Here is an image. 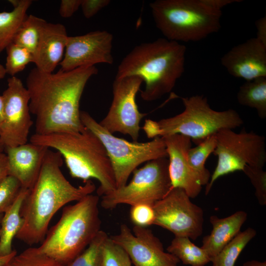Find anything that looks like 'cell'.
<instances>
[{"instance_id": "cell-1", "label": "cell", "mask_w": 266, "mask_h": 266, "mask_svg": "<svg viewBox=\"0 0 266 266\" xmlns=\"http://www.w3.org/2000/svg\"><path fill=\"white\" fill-rule=\"evenodd\" d=\"M95 66L46 73L34 67L26 79L31 113L35 118V133H77L85 127L80 120V100L87 83L96 75Z\"/></svg>"}, {"instance_id": "cell-2", "label": "cell", "mask_w": 266, "mask_h": 266, "mask_svg": "<svg viewBox=\"0 0 266 266\" xmlns=\"http://www.w3.org/2000/svg\"><path fill=\"white\" fill-rule=\"evenodd\" d=\"M63 160L59 152L48 149L38 177L22 203L23 224L15 237L27 245L43 241L52 217L60 208L96 190L90 180L78 187L72 185L61 170Z\"/></svg>"}, {"instance_id": "cell-3", "label": "cell", "mask_w": 266, "mask_h": 266, "mask_svg": "<svg viewBox=\"0 0 266 266\" xmlns=\"http://www.w3.org/2000/svg\"><path fill=\"white\" fill-rule=\"evenodd\" d=\"M186 46L159 38L135 46L119 65L115 78L136 76L145 83L140 91L145 101H154L169 93L184 71Z\"/></svg>"}, {"instance_id": "cell-4", "label": "cell", "mask_w": 266, "mask_h": 266, "mask_svg": "<svg viewBox=\"0 0 266 266\" xmlns=\"http://www.w3.org/2000/svg\"><path fill=\"white\" fill-rule=\"evenodd\" d=\"M31 143L54 149L62 156L73 178L85 182L95 178L100 182L97 195L102 196L116 189L113 168L106 150L99 138L85 128L77 133L59 132L33 134Z\"/></svg>"}, {"instance_id": "cell-5", "label": "cell", "mask_w": 266, "mask_h": 266, "mask_svg": "<svg viewBox=\"0 0 266 266\" xmlns=\"http://www.w3.org/2000/svg\"><path fill=\"white\" fill-rule=\"evenodd\" d=\"M99 197L88 195L64 206L61 217L37 247L66 266L83 252L100 231Z\"/></svg>"}, {"instance_id": "cell-6", "label": "cell", "mask_w": 266, "mask_h": 266, "mask_svg": "<svg viewBox=\"0 0 266 266\" xmlns=\"http://www.w3.org/2000/svg\"><path fill=\"white\" fill-rule=\"evenodd\" d=\"M181 99L184 106L181 113L159 121L145 120L142 129L148 138L179 134L190 137L198 144L222 129L233 130L243 124L235 110H215L210 107L207 98L202 95Z\"/></svg>"}, {"instance_id": "cell-7", "label": "cell", "mask_w": 266, "mask_h": 266, "mask_svg": "<svg viewBox=\"0 0 266 266\" xmlns=\"http://www.w3.org/2000/svg\"><path fill=\"white\" fill-rule=\"evenodd\" d=\"M149 6L156 27L169 40L198 41L221 28L222 11L206 0H156Z\"/></svg>"}, {"instance_id": "cell-8", "label": "cell", "mask_w": 266, "mask_h": 266, "mask_svg": "<svg viewBox=\"0 0 266 266\" xmlns=\"http://www.w3.org/2000/svg\"><path fill=\"white\" fill-rule=\"evenodd\" d=\"M80 117L83 126L95 133L104 145L113 168L116 189L127 183L131 173L140 165L168 157L162 137L146 142H130L107 131L87 112L80 111Z\"/></svg>"}, {"instance_id": "cell-9", "label": "cell", "mask_w": 266, "mask_h": 266, "mask_svg": "<svg viewBox=\"0 0 266 266\" xmlns=\"http://www.w3.org/2000/svg\"><path fill=\"white\" fill-rule=\"evenodd\" d=\"M216 137L213 154L218 157V162L206 185V195L220 177L242 171L247 165L263 168L266 162V139L263 135L244 130L237 133L232 129H224L216 133Z\"/></svg>"}, {"instance_id": "cell-10", "label": "cell", "mask_w": 266, "mask_h": 266, "mask_svg": "<svg viewBox=\"0 0 266 266\" xmlns=\"http://www.w3.org/2000/svg\"><path fill=\"white\" fill-rule=\"evenodd\" d=\"M168 165V159L163 158L149 161L135 169L128 184L101 197V206L111 210L120 204L153 205L172 189Z\"/></svg>"}, {"instance_id": "cell-11", "label": "cell", "mask_w": 266, "mask_h": 266, "mask_svg": "<svg viewBox=\"0 0 266 266\" xmlns=\"http://www.w3.org/2000/svg\"><path fill=\"white\" fill-rule=\"evenodd\" d=\"M153 225L167 230L175 236L195 240L203 232V211L193 203L185 191L173 188L162 199L153 205Z\"/></svg>"}, {"instance_id": "cell-12", "label": "cell", "mask_w": 266, "mask_h": 266, "mask_svg": "<svg viewBox=\"0 0 266 266\" xmlns=\"http://www.w3.org/2000/svg\"><path fill=\"white\" fill-rule=\"evenodd\" d=\"M143 81L136 76L115 78L112 85L113 100L109 110L99 123L105 130L129 135L137 142L139 125L147 114L140 112L135 97Z\"/></svg>"}, {"instance_id": "cell-13", "label": "cell", "mask_w": 266, "mask_h": 266, "mask_svg": "<svg viewBox=\"0 0 266 266\" xmlns=\"http://www.w3.org/2000/svg\"><path fill=\"white\" fill-rule=\"evenodd\" d=\"M3 119L0 142L4 147H15L27 143L33 121L29 107L30 95L20 79H7V88L1 95Z\"/></svg>"}, {"instance_id": "cell-14", "label": "cell", "mask_w": 266, "mask_h": 266, "mask_svg": "<svg viewBox=\"0 0 266 266\" xmlns=\"http://www.w3.org/2000/svg\"><path fill=\"white\" fill-rule=\"evenodd\" d=\"M110 237L126 251L134 266H178L180 262L165 251L161 241L147 227L134 226L132 232L122 224L119 233Z\"/></svg>"}, {"instance_id": "cell-15", "label": "cell", "mask_w": 266, "mask_h": 266, "mask_svg": "<svg viewBox=\"0 0 266 266\" xmlns=\"http://www.w3.org/2000/svg\"><path fill=\"white\" fill-rule=\"evenodd\" d=\"M113 37L108 32L98 30L84 35L68 36L61 69L69 71L81 66L103 63L112 65Z\"/></svg>"}, {"instance_id": "cell-16", "label": "cell", "mask_w": 266, "mask_h": 266, "mask_svg": "<svg viewBox=\"0 0 266 266\" xmlns=\"http://www.w3.org/2000/svg\"><path fill=\"white\" fill-rule=\"evenodd\" d=\"M162 137L168 156L172 188L182 189L190 199L196 198L200 193L202 185L188 163L187 153L191 148V139L179 134Z\"/></svg>"}, {"instance_id": "cell-17", "label": "cell", "mask_w": 266, "mask_h": 266, "mask_svg": "<svg viewBox=\"0 0 266 266\" xmlns=\"http://www.w3.org/2000/svg\"><path fill=\"white\" fill-rule=\"evenodd\" d=\"M231 75L246 81L266 77V45L253 37L235 45L221 59Z\"/></svg>"}, {"instance_id": "cell-18", "label": "cell", "mask_w": 266, "mask_h": 266, "mask_svg": "<svg viewBox=\"0 0 266 266\" xmlns=\"http://www.w3.org/2000/svg\"><path fill=\"white\" fill-rule=\"evenodd\" d=\"M48 149L31 142L5 148L8 175L17 179L22 188L31 190L38 177Z\"/></svg>"}, {"instance_id": "cell-19", "label": "cell", "mask_w": 266, "mask_h": 266, "mask_svg": "<svg viewBox=\"0 0 266 266\" xmlns=\"http://www.w3.org/2000/svg\"><path fill=\"white\" fill-rule=\"evenodd\" d=\"M68 36L64 25L47 22L33 55L35 67L42 72H53L63 59Z\"/></svg>"}, {"instance_id": "cell-20", "label": "cell", "mask_w": 266, "mask_h": 266, "mask_svg": "<svg viewBox=\"0 0 266 266\" xmlns=\"http://www.w3.org/2000/svg\"><path fill=\"white\" fill-rule=\"evenodd\" d=\"M247 218V213L241 210L223 218L216 215L210 217L212 229L209 235L203 238L200 247L206 252L211 260L240 232Z\"/></svg>"}, {"instance_id": "cell-21", "label": "cell", "mask_w": 266, "mask_h": 266, "mask_svg": "<svg viewBox=\"0 0 266 266\" xmlns=\"http://www.w3.org/2000/svg\"><path fill=\"white\" fill-rule=\"evenodd\" d=\"M29 191L22 188L14 202L3 214L0 227V257L9 255L14 250L12 241L23 224L21 208Z\"/></svg>"}, {"instance_id": "cell-22", "label": "cell", "mask_w": 266, "mask_h": 266, "mask_svg": "<svg viewBox=\"0 0 266 266\" xmlns=\"http://www.w3.org/2000/svg\"><path fill=\"white\" fill-rule=\"evenodd\" d=\"M13 6L10 12H0V54L13 42L14 37L28 15L31 0H9Z\"/></svg>"}, {"instance_id": "cell-23", "label": "cell", "mask_w": 266, "mask_h": 266, "mask_svg": "<svg viewBox=\"0 0 266 266\" xmlns=\"http://www.w3.org/2000/svg\"><path fill=\"white\" fill-rule=\"evenodd\" d=\"M236 98L240 104L255 109L260 118H266V77L246 81Z\"/></svg>"}, {"instance_id": "cell-24", "label": "cell", "mask_w": 266, "mask_h": 266, "mask_svg": "<svg viewBox=\"0 0 266 266\" xmlns=\"http://www.w3.org/2000/svg\"><path fill=\"white\" fill-rule=\"evenodd\" d=\"M166 251L175 256L184 265L204 266L211 262V259L206 252L196 246L187 237L174 236Z\"/></svg>"}, {"instance_id": "cell-25", "label": "cell", "mask_w": 266, "mask_h": 266, "mask_svg": "<svg viewBox=\"0 0 266 266\" xmlns=\"http://www.w3.org/2000/svg\"><path fill=\"white\" fill-rule=\"evenodd\" d=\"M216 146V133L211 134L187 153L188 163L191 168L199 177L201 185H206L210 179L209 171L205 167L207 158L213 153Z\"/></svg>"}, {"instance_id": "cell-26", "label": "cell", "mask_w": 266, "mask_h": 266, "mask_svg": "<svg viewBox=\"0 0 266 266\" xmlns=\"http://www.w3.org/2000/svg\"><path fill=\"white\" fill-rule=\"evenodd\" d=\"M256 234L252 228L240 232L211 259L212 266H234L242 251Z\"/></svg>"}, {"instance_id": "cell-27", "label": "cell", "mask_w": 266, "mask_h": 266, "mask_svg": "<svg viewBox=\"0 0 266 266\" xmlns=\"http://www.w3.org/2000/svg\"><path fill=\"white\" fill-rule=\"evenodd\" d=\"M47 22L41 18L32 14L28 15L17 32L13 43L26 48L33 55Z\"/></svg>"}, {"instance_id": "cell-28", "label": "cell", "mask_w": 266, "mask_h": 266, "mask_svg": "<svg viewBox=\"0 0 266 266\" xmlns=\"http://www.w3.org/2000/svg\"><path fill=\"white\" fill-rule=\"evenodd\" d=\"M108 236L100 231L86 248L66 266H103V246Z\"/></svg>"}, {"instance_id": "cell-29", "label": "cell", "mask_w": 266, "mask_h": 266, "mask_svg": "<svg viewBox=\"0 0 266 266\" xmlns=\"http://www.w3.org/2000/svg\"><path fill=\"white\" fill-rule=\"evenodd\" d=\"M5 266H64L40 252L37 247H30L16 254Z\"/></svg>"}, {"instance_id": "cell-30", "label": "cell", "mask_w": 266, "mask_h": 266, "mask_svg": "<svg viewBox=\"0 0 266 266\" xmlns=\"http://www.w3.org/2000/svg\"><path fill=\"white\" fill-rule=\"evenodd\" d=\"M7 57L5 66L6 74L11 76L23 71L30 63L33 55L26 48L11 43L6 48Z\"/></svg>"}, {"instance_id": "cell-31", "label": "cell", "mask_w": 266, "mask_h": 266, "mask_svg": "<svg viewBox=\"0 0 266 266\" xmlns=\"http://www.w3.org/2000/svg\"><path fill=\"white\" fill-rule=\"evenodd\" d=\"M103 266H132L126 251L110 237L105 240L102 250Z\"/></svg>"}, {"instance_id": "cell-32", "label": "cell", "mask_w": 266, "mask_h": 266, "mask_svg": "<svg viewBox=\"0 0 266 266\" xmlns=\"http://www.w3.org/2000/svg\"><path fill=\"white\" fill-rule=\"evenodd\" d=\"M21 188L19 181L11 176L8 175L2 182L0 184V214L11 206Z\"/></svg>"}, {"instance_id": "cell-33", "label": "cell", "mask_w": 266, "mask_h": 266, "mask_svg": "<svg viewBox=\"0 0 266 266\" xmlns=\"http://www.w3.org/2000/svg\"><path fill=\"white\" fill-rule=\"evenodd\" d=\"M242 171L249 178L255 190V196L260 205L266 204V172L263 168L245 166Z\"/></svg>"}, {"instance_id": "cell-34", "label": "cell", "mask_w": 266, "mask_h": 266, "mask_svg": "<svg viewBox=\"0 0 266 266\" xmlns=\"http://www.w3.org/2000/svg\"><path fill=\"white\" fill-rule=\"evenodd\" d=\"M130 218L134 226L147 227L153 225L155 213L153 205L141 203L132 205Z\"/></svg>"}, {"instance_id": "cell-35", "label": "cell", "mask_w": 266, "mask_h": 266, "mask_svg": "<svg viewBox=\"0 0 266 266\" xmlns=\"http://www.w3.org/2000/svg\"><path fill=\"white\" fill-rule=\"evenodd\" d=\"M110 2V0H82L80 7L84 17L89 19L107 6Z\"/></svg>"}, {"instance_id": "cell-36", "label": "cell", "mask_w": 266, "mask_h": 266, "mask_svg": "<svg viewBox=\"0 0 266 266\" xmlns=\"http://www.w3.org/2000/svg\"><path fill=\"white\" fill-rule=\"evenodd\" d=\"M82 0H62L61 1L59 14L63 18H69L80 7Z\"/></svg>"}, {"instance_id": "cell-37", "label": "cell", "mask_w": 266, "mask_h": 266, "mask_svg": "<svg viewBox=\"0 0 266 266\" xmlns=\"http://www.w3.org/2000/svg\"><path fill=\"white\" fill-rule=\"evenodd\" d=\"M257 29V36L260 41L266 45V17L264 16L255 22Z\"/></svg>"}, {"instance_id": "cell-38", "label": "cell", "mask_w": 266, "mask_h": 266, "mask_svg": "<svg viewBox=\"0 0 266 266\" xmlns=\"http://www.w3.org/2000/svg\"><path fill=\"white\" fill-rule=\"evenodd\" d=\"M8 175L7 156L3 152H0V184Z\"/></svg>"}, {"instance_id": "cell-39", "label": "cell", "mask_w": 266, "mask_h": 266, "mask_svg": "<svg viewBox=\"0 0 266 266\" xmlns=\"http://www.w3.org/2000/svg\"><path fill=\"white\" fill-rule=\"evenodd\" d=\"M207 3L214 8L222 11L226 5L233 2H240L241 0H206Z\"/></svg>"}, {"instance_id": "cell-40", "label": "cell", "mask_w": 266, "mask_h": 266, "mask_svg": "<svg viewBox=\"0 0 266 266\" xmlns=\"http://www.w3.org/2000/svg\"><path fill=\"white\" fill-rule=\"evenodd\" d=\"M17 253L16 250H14L13 252L9 255L0 257V266H5L7 263Z\"/></svg>"}, {"instance_id": "cell-41", "label": "cell", "mask_w": 266, "mask_h": 266, "mask_svg": "<svg viewBox=\"0 0 266 266\" xmlns=\"http://www.w3.org/2000/svg\"><path fill=\"white\" fill-rule=\"evenodd\" d=\"M242 266H266V262H260L257 260L248 261L243 263Z\"/></svg>"}, {"instance_id": "cell-42", "label": "cell", "mask_w": 266, "mask_h": 266, "mask_svg": "<svg viewBox=\"0 0 266 266\" xmlns=\"http://www.w3.org/2000/svg\"><path fill=\"white\" fill-rule=\"evenodd\" d=\"M3 99L2 96H0V132L3 119Z\"/></svg>"}, {"instance_id": "cell-43", "label": "cell", "mask_w": 266, "mask_h": 266, "mask_svg": "<svg viewBox=\"0 0 266 266\" xmlns=\"http://www.w3.org/2000/svg\"><path fill=\"white\" fill-rule=\"evenodd\" d=\"M6 74L5 67L0 64V80L3 79Z\"/></svg>"}, {"instance_id": "cell-44", "label": "cell", "mask_w": 266, "mask_h": 266, "mask_svg": "<svg viewBox=\"0 0 266 266\" xmlns=\"http://www.w3.org/2000/svg\"><path fill=\"white\" fill-rule=\"evenodd\" d=\"M4 150V147L0 142V152H3Z\"/></svg>"}, {"instance_id": "cell-45", "label": "cell", "mask_w": 266, "mask_h": 266, "mask_svg": "<svg viewBox=\"0 0 266 266\" xmlns=\"http://www.w3.org/2000/svg\"><path fill=\"white\" fill-rule=\"evenodd\" d=\"M4 214V213H3ZM3 214H0V223H1V219H2V216L3 215Z\"/></svg>"}]
</instances>
